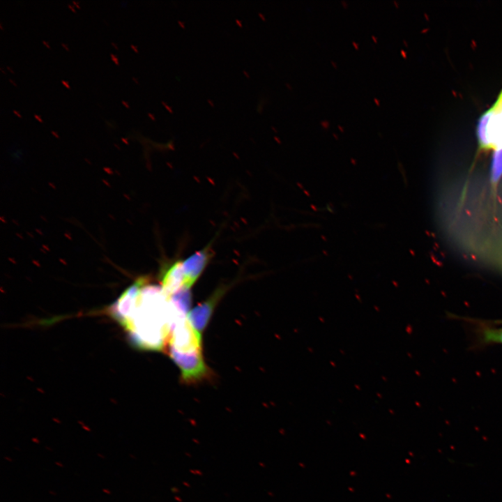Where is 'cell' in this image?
Masks as SVG:
<instances>
[{
  "label": "cell",
  "mask_w": 502,
  "mask_h": 502,
  "mask_svg": "<svg viewBox=\"0 0 502 502\" xmlns=\"http://www.w3.org/2000/svg\"><path fill=\"white\" fill-rule=\"evenodd\" d=\"M112 317L127 332L133 346L147 351H162L172 327L180 317L162 287L139 279L125 290L109 307Z\"/></svg>",
  "instance_id": "6da1fadb"
},
{
  "label": "cell",
  "mask_w": 502,
  "mask_h": 502,
  "mask_svg": "<svg viewBox=\"0 0 502 502\" xmlns=\"http://www.w3.org/2000/svg\"><path fill=\"white\" fill-rule=\"evenodd\" d=\"M169 349L180 353L201 351V337L189 321L188 317L176 320L172 327L168 340Z\"/></svg>",
  "instance_id": "7a4b0ae2"
},
{
  "label": "cell",
  "mask_w": 502,
  "mask_h": 502,
  "mask_svg": "<svg viewBox=\"0 0 502 502\" xmlns=\"http://www.w3.org/2000/svg\"><path fill=\"white\" fill-rule=\"evenodd\" d=\"M169 354L180 369L181 378L184 382L195 383L206 379L210 375L201 351L185 353L169 349Z\"/></svg>",
  "instance_id": "3957f363"
},
{
  "label": "cell",
  "mask_w": 502,
  "mask_h": 502,
  "mask_svg": "<svg viewBox=\"0 0 502 502\" xmlns=\"http://www.w3.org/2000/svg\"><path fill=\"white\" fill-rule=\"evenodd\" d=\"M227 289L225 286L218 288L206 301L196 306L188 314L189 321L200 333L206 327L215 307Z\"/></svg>",
  "instance_id": "277c9868"
},
{
  "label": "cell",
  "mask_w": 502,
  "mask_h": 502,
  "mask_svg": "<svg viewBox=\"0 0 502 502\" xmlns=\"http://www.w3.org/2000/svg\"><path fill=\"white\" fill-rule=\"evenodd\" d=\"M211 257V250L208 246L182 261L185 275V288L190 289L195 284L206 268Z\"/></svg>",
  "instance_id": "5b68a950"
},
{
  "label": "cell",
  "mask_w": 502,
  "mask_h": 502,
  "mask_svg": "<svg viewBox=\"0 0 502 502\" xmlns=\"http://www.w3.org/2000/svg\"><path fill=\"white\" fill-rule=\"evenodd\" d=\"M184 283L182 261L172 264L162 275V288L168 297L185 288Z\"/></svg>",
  "instance_id": "8992f818"
},
{
  "label": "cell",
  "mask_w": 502,
  "mask_h": 502,
  "mask_svg": "<svg viewBox=\"0 0 502 502\" xmlns=\"http://www.w3.org/2000/svg\"><path fill=\"white\" fill-rule=\"evenodd\" d=\"M174 309L181 314L187 316L192 303L190 289L183 288L169 296Z\"/></svg>",
  "instance_id": "52a82bcc"
},
{
  "label": "cell",
  "mask_w": 502,
  "mask_h": 502,
  "mask_svg": "<svg viewBox=\"0 0 502 502\" xmlns=\"http://www.w3.org/2000/svg\"><path fill=\"white\" fill-rule=\"evenodd\" d=\"M502 177V146L494 149L491 162V181L496 184Z\"/></svg>",
  "instance_id": "ba28073f"
},
{
  "label": "cell",
  "mask_w": 502,
  "mask_h": 502,
  "mask_svg": "<svg viewBox=\"0 0 502 502\" xmlns=\"http://www.w3.org/2000/svg\"><path fill=\"white\" fill-rule=\"evenodd\" d=\"M481 340L485 343L502 344V328L484 326L480 330Z\"/></svg>",
  "instance_id": "9c48e42d"
},
{
  "label": "cell",
  "mask_w": 502,
  "mask_h": 502,
  "mask_svg": "<svg viewBox=\"0 0 502 502\" xmlns=\"http://www.w3.org/2000/svg\"><path fill=\"white\" fill-rule=\"evenodd\" d=\"M110 56H111L112 60L115 63V64H116V65L119 64L118 58L115 54L111 53Z\"/></svg>",
  "instance_id": "30bf717a"
},
{
  "label": "cell",
  "mask_w": 502,
  "mask_h": 502,
  "mask_svg": "<svg viewBox=\"0 0 502 502\" xmlns=\"http://www.w3.org/2000/svg\"><path fill=\"white\" fill-rule=\"evenodd\" d=\"M61 83H62L63 85H64L67 89H70V86H69V84H68V82H66V81H65V80H61Z\"/></svg>",
  "instance_id": "8fae6325"
},
{
  "label": "cell",
  "mask_w": 502,
  "mask_h": 502,
  "mask_svg": "<svg viewBox=\"0 0 502 502\" xmlns=\"http://www.w3.org/2000/svg\"><path fill=\"white\" fill-rule=\"evenodd\" d=\"M33 116L36 119H37L40 123H43V120L41 119L40 116L37 114H33Z\"/></svg>",
  "instance_id": "7c38bea8"
},
{
  "label": "cell",
  "mask_w": 502,
  "mask_h": 502,
  "mask_svg": "<svg viewBox=\"0 0 502 502\" xmlns=\"http://www.w3.org/2000/svg\"><path fill=\"white\" fill-rule=\"evenodd\" d=\"M61 45L66 50L69 51V48L67 45L63 43H61Z\"/></svg>",
  "instance_id": "4fadbf2b"
},
{
  "label": "cell",
  "mask_w": 502,
  "mask_h": 502,
  "mask_svg": "<svg viewBox=\"0 0 502 502\" xmlns=\"http://www.w3.org/2000/svg\"><path fill=\"white\" fill-rule=\"evenodd\" d=\"M67 6H68V7L70 9H71V10H72L73 12H75V10L73 6L70 5V3H68Z\"/></svg>",
  "instance_id": "5bb4252c"
},
{
  "label": "cell",
  "mask_w": 502,
  "mask_h": 502,
  "mask_svg": "<svg viewBox=\"0 0 502 502\" xmlns=\"http://www.w3.org/2000/svg\"><path fill=\"white\" fill-rule=\"evenodd\" d=\"M43 43L49 49H50V46L49 45V43L45 41V40H43Z\"/></svg>",
  "instance_id": "9a60e30c"
},
{
  "label": "cell",
  "mask_w": 502,
  "mask_h": 502,
  "mask_svg": "<svg viewBox=\"0 0 502 502\" xmlns=\"http://www.w3.org/2000/svg\"><path fill=\"white\" fill-rule=\"evenodd\" d=\"M72 3H73V4H74V5H75L76 7H77L78 8H80L78 2L75 1H72Z\"/></svg>",
  "instance_id": "2e32d148"
},
{
  "label": "cell",
  "mask_w": 502,
  "mask_h": 502,
  "mask_svg": "<svg viewBox=\"0 0 502 502\" xmlns=\"http://www.w3.org/2000/svg\"><path fill=\"white\" fill-rule=\"evenodd\" d=\"M121 102H122V104H123L126 107H127V108L129 107V105H128V102H126V101L121 100Z\"/></svg>",
  "instance_id": "e0dca14e"
},
{
  "label": "cell",
  "mask_w": 502,
  "mask_h": 502,
  "mask_svg": "<svg viewBox=\"0 0 502 502\" xmlns=\"http://www.w3.org/2000/svg\"><path fill=\"white\" fill-rule=\"evenodd\" d=\"M111 45H112L115 49H116V50L119 49L118 46L116 45V44L115 43L112 42V43H111Z\"/></svg>",
  "instance_id": "ac0fdd59"
},
{
  "label": "cell",
  "mask_w": 502,
  "mask_h": 502,
  "mask_svg": "<svg viewBox=\"0 0 502 502\" xmlns=\"http://www.w3.org/2000/svg\"><path fill=\"white\" fill-rule=\"evenodd\" d=\"M130 47L134 50L135 52H138L137 47L134 45L131 44Z\"/></svg>",
  "instance_id": "d6986e66"
},
{
  "label": "cell",
  "mask_w": 502,
  "mask_h": 502,
  "mask_svg": "<svg viewBox=\"0 0 502 502\" xmlns=\"http://www.w3.org/2000/svg\"><path fill=\"white\" fill-rule=\"evenodd\" d=\"M13 113L16 114L18 117L21 118V115L17 112L16 110H13Z\"/></svg>",
  "instance_id": "ffe728a7"
},
{
  "label": "cell",
  "mask_w": 502,
  "mask_h": 502,
  "mask_svg": "<svg viewBox=\"0 0 502 502\" xmlns=\"http://www.w3.org/2000/svg\"><path fill=\"white\" fill-rule=\"evenodd\" d=\"M6 68H7L10 72H11L12 73H14L13 70L9 66H6Z\"/></svg>",
  "instance_id": "44dd1931"
},
{
  "label": "cell",
  "mask_w": 502,
  "mask_h": 502,
  "mask_svg": "<svg viewBox=\"0 0 502 502\" xmlns=\"http://www.w3.org/2000/svg\"><path fill=\"white\" fill-rule=\"evenodd\" d=\"M51 133L53 134V135H54V136H56V137H59L58 135H57V133L55 132L54 131H51Z\"/></svg>",
  "instance_id": "7402d4cb"
},
{
  "label": "cell",
  "mask_w": 502,
  "mask_h": 502,
  "mask_svg": "<svg viewBox=\"0 0 502 502\" xmlns=\"http://www.w3.org/2000/svg\"><path fill=\"white\" fill-rule=\"evenodd\" d=\"M10 82H11L14 86H17V84L10 79L9 78Z\"/></svg>",
  "instance_id": "603a6c76"
},
{
  "label": "cell",
  "mask_w": 502,
  "mask_h": 502,
  "mask_svg": "<svg viewBox=\"0 0 502 502\" xmlns=\"http://www.w3.org/2000/svg\"><path fill=\"white\" fill-rule=\"evenodd\" d=\"M353 44L354 45V46H355L356 48H358V44H356V43H354V42H353Z\"/></svg>",
  "instance_id": "cb8c5ba5"
},
{
  "label": "cell",
  "mask_w": 502,
  "mask_h": 502,
  "mask_svg": "<svg viewBox=\"0 0 502 502\" xmlns=\"http://www.w3.org/2000/svg\"><path fill=\"white\" fill-rule=\"evenodd\" d=\"M0 70H1V72H2L3 73H4V74L6 73L5 71L2 69L1 67L0 68Z\"/></svg>",
  "instance_id": "d4e9b609"
},
{
  "label": "cell",
  "mask_w": 502,
  "mask_h": 502,
  "mask_svg": "<svg viewBox=\"0 0 502 502\" xmlns=\"http://www.w3.org/2000/svg\"><path fill=\"white\" fill-rule=\"evenodd\" d=\"M132 79H133L136 83H137V79H135V77H132Z\"/></svg>",
  "instance_id": "484cf974"
},
{
  "label": "cell",
  "mask_w": 502,
  "mask_h": 502,
  "mask_svg": "<svg viewBox=\"0 0 502 502\" xmlns=\"http://www.w3.org/2000/svg\"><path fill=\"white\" fill-rule=\"evenodd\" d=\"M0 29H1V30L3 29V27H2L1 23H0Z\"/></svg>",
  "instance_id": "4316f807"
},
{
  "label": "cell",
  "mask_w": 502,
  "mask_h": 502,
  "mask_svg": "<svg viewBox=\"0 0 502 502\" xmlns=\"http://www.w3.org/2000/svg\"><path fill=\"white\" fill-rule=\"evenodd\" d=\"M501 323H502V321H501Z\"/></svg>",
  "instance_id": "83f0119b"
}]
</instances>
